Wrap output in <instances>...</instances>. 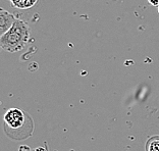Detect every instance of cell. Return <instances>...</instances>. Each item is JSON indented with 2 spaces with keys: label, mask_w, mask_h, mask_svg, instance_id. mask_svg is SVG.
<instances>
[{
  "label": "cell",
  "mask_w": 159,
  "mask_h": 151,
  "mask_svg": "<svg viewBox=\"0 0 159 151\" xmlns=\"http://www.w3.org/2000/svg\"><path fill=\"white\" fill-rule=\"evenodd\" d=\"M4 131L9 138L23 140L30 137L34 130V121L27 112L20 108H10L3 117Z\"/></svg>",
  "instance_id": "1"
},
{
  "label": "cell",
  "mask_w": 159,
  "mask_h": 151,
  "mask_svg": "<svg viewBox=\"0 0 159 151\" xmlns=\"http://www.w3.org/2000/svg\"><path fill=\"white\" fill-rule=\"evenodd\" d=\"M30 39V28L24 21L16 19L12 27L1 35L0 45L7 52H17L25 48Z\"/></svg>",
  "instance_id": "2"
},
{
  "label": "cell",
  "mask_w": 159,
  "mask_h": 151,
  "mask_svg": "<svg viewBox=\"0 0 159 151\" xmlns=\"http://www.w3.org/2000/svg\"><path fill=\"white\" fill-rule=\"evenodd\" d=\"M16 17L13 14L6 11L3 8L0 9V35H3L12 27L16 21Z\"/></svg>",
  "instance_id": "3"
},
{
  "label": "cell",
  "mask_w": 159,
  "mask_h": 151,
  "mask_svg": "<svg viewBox=\"0 0 159 151\" xmlns=\"http://www.w3.org/2000/svg\"><path fill=\"white\" fill-rule=\"evenodd\" d=\"M11 4L20 9H28L33 7L38 0H9Z\"/></svg>",
  "instance_id": "4"
},
{
  "label": "cell",
  "mask_w": 159,
  "mask_h": 151,
  "mask_svg": "<svg viewBox=\"0 0 159 151\" xmlns=\"http://www.w3.org/2000/svg\"><path fill=\"white\" fill-rule=\"evenodd\" d=\"M146 151H159V136H153L147 140Z\"/></svg>",
  "instance_id": "5"
},
{
  "label": "cell",
  "mask_w": 159,
  "mask_h": 151,
  "mask_svg": "<svg viewBox=\"0 0 159 151\" xmlns=\"http://www.w3.org/2000/svg\"><path fill=\"white\" fill-rule=\"evenodd\" d=\"M149 3L152 6H158L159 5V0H148Z\"/></svg>",
  "instance_id": "6"
},
{
  "label": "cell",
  "mask_w": 159,
  "mask_h": 151,
  "mask_svg": "<svg viewBox=\"0 0 159 151\" xmlns=\"http://www.w3.org/2000/svg\"><path fill=\"white\" fill-rule=\"evenodd\" d=\"M158 12H159V5H158Z\"/></svg>",
  "instance_id": "7"
}]
</instances>
